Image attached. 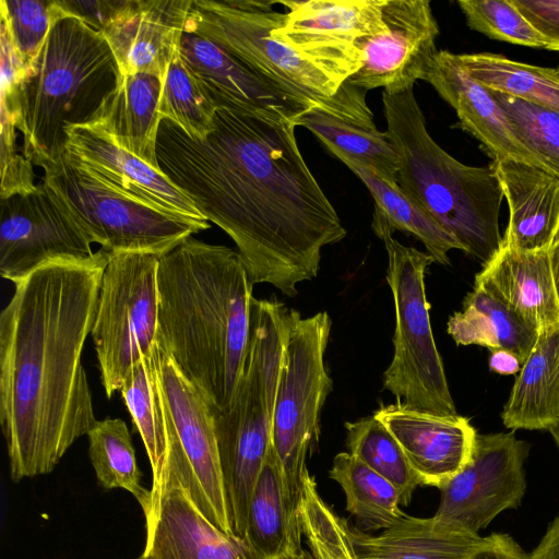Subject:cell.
I'll use <instances>...</instances> for the list:
<instances>
[{"label":"cell","instance_id":"1","mask_svg":"<svg viewBox=\"0 0 559 559\" xmlns=\"http://www.w3.org/2000/svg\"><path fill=\"white\" fill-rule=\"evenodd\" d=\"M295 128L290 120L217 108L204 140L163 118L156 142L162 173L234 240L251 282L288 297L317 276L322 249L346 236Z\"/></svg>","mask_w":559,"mask_h":559},{"label":"cell","instance_id":"2","mask_svg":"<svg viewBox=\"0 0 559 559\" xmlns=\"http://www.w3.org/2000/svg\"><path fill=\"white\" fill-rule=\"evenodd\" d=\"M108 258L43 264L1 311L0 426L15 483L52 472L97 421L82 352Z\"/></svg>","mask_w":559,"mask_h":559},{"label":"cell","instance_id":"3","mask_svg":"<svg viewBox=\"0 0 559 559\" xmlns=\"http://www.w3.org/2000/svg\"><path fill=\"white\" fill-rule=\"evenodd\" d=\"M157 344L214 412L229 408L246 364L251 282L238 251L193 238L159 257Z\"/></svg>","mask_w":559,"mask_h":559},{"label":"cell","instance_id":"4","mask_svg":"<svg viewBox=\"0 0 559 559\" xmlns=\"http://www.w3.org/2000/svg\"><path fill=\"white\" fill-rule=\"evenodd\" d=\"M120 75L103 33L58 7L25 76L1 90V112L14 119L25 158L38 167L56 160L66 151L64 128L91 123Z\"/></svg>","mask_w":559,"mask_h":559},{"label":"cell","instance_id":"5","mask_svg":"<svg viewBox=\"0 0 559 559\" xmlns=\"http://www.w3.org/2000/svg\"><path fill=\"white\" fill-rule=\"evenodd\" d=\"M386 132L400 159L397 185L450 233L462 251L487 264L500 250L503 193L488 167L462 164L427 130L414 86L382 93Z\"/></svg>","mask_w":559,"mask_h":559},{"label":"cell","instance_id":"6","mask_svg":"<svg viewBox=\"0 0 559 559\" xmlns=\"http://www.w3.org/2000/svg\"><path fill=\"white\" fill-rule=\"evenodd\" d=\"M331 319L322 311L301 318L290 309L272 421V447L281 468L293 514L298 510L306 461L319 442L320 415L332 391L324 362Z\"/></svg>","mask_w":559,"mask_h":559},{"label":"cell","instance_id":"7","mask_svg":"<svg viewBox=\"0 0 559 559\" xmlns=\"http://www.w3.org/2000/svg\"><path fill=\"white\" fill-rule=\"evenodd\" d=\"M372 230L388 253L386 281L395 311L394 353L383 373V388L408 407L457 414L433 338L425 290V271L435 260L401 243L385 227Z\"/></svg>","mask_w":559,"mask_h":559},{"label":"cell","instance_id":"8","mask_svg":"<svg viewBox=\"0 0 559 559\" xmlns=\"http://www.w3.org/2000/svg\"><path fill=\"white\" fill-rule=\"evenodd\" d=\"M43 182L91 243L108 253L164 255L210 226L133 201L92 176L64 151L40 165Z\"/></svg>","mask_w":559,"mask_h":559},{"label":"cell","instance_id":"9","mask_svg":"<svg viewBox=\"0 0 559 559\" xmlns=\"http://www.w3.org/2000/svg\"><path fill=\"white\" fill-rule=\"evenodd\" d=\"M274 1L192 0L187 31L219 45L307 108L330 99L340 85L280 41L283 14Z\"/></svg>","mask_w":559,"mask_h":559},{"label":"cell","instance_id":"10","mask_svg":"<svg viewBox=\"0 0 559 559\" xmlns=\"http://www.w3.org/2000/svg\"><path fill=\"white\" fill-rule=\"evenodd\" d=\"M159 255L109 253L91 331L107 397L157 341Z\"/></svg>","mask_w":559,"mask_h":559},{"label":"cell","instance_id":"11","mask_svg":"<svg viewBox=\"0 0 559 559\" xmlns=\"http://www.w3.org/2000/svg\"><path fill=\"white\" fill-rule=\"evenodd\" d=\"M157 354L168 439L163 484L167 478L176 479L215 526L235 534L222 474L214 411L158 344Z\"/></svg>","mask_w":559,"mask_h":559},{"label":"cell","instance_id":"12","mask_svg":"<svg viewBox=\"0 0 559 559\" xmlns=\"http://www.w3.org/2000/svg\"><path fill=\"white\" fill-rule=\"evenodd\" d=\"M383 0H281L273 33L338 85L361 67L357 41L384 28Z\"/></svg>","mask_w":559,"mask_h":559},{"label":"cell","instance_id":"13","mask_svg":"<svg viewBox=\"0 0 559 559\" xmlns=\"http://www.w3.org/2000/svg\"><path fill=\"white\" fill-rule=\"evenodd\" d=\"M530 445L514 432L477 433L467 464L440 491L435 515L478 533L525 495Z\"/></svg>","mask_w":559,"mask_h":559},{"label":"cell","instance_id":"14","mask_svg":"<svg viewBox=\"0 0 559 559\" xmlns=\"http://www.w3.org/2000/svg\"><path fill=\"white\" fill-rule=\"evenodd\" d=\"M382 20V31L357 41L361 67L346 82L396 93L425 80L439 26L428 0H383Z\"/></svg>","mask_w":559,"mask_h":559},{"label":"cell","instance_id":"15","mask_svg":"<svg viewBox=\"0 0 559 559\" xmlns=\"http://www.w3.org/2000/svg\"><path fill=\"white\" fill-rule=\"evenodd\" d=\"M0 275L15 283L43 264L94 251L41 181L27 193L0 199Z\"/></svg>","mask_w":559,"mask_h":559},{"label":"cell","instance_id":"16","mask_svg":"<svg viewBox=\"0 0 559 559\" xmlns=\"http://www.w3.org/2000/svg\"><path fill=\"white\" fill-rule=\"evenodd\" d=\"M66 151L114 191L159 212L210 226L193 202L160 170L120 147L96 123L64 128Z\"/></svg>","mask_w":559,"mask_h":559},{"label":"cell","instance_id":"17","mask_svg":"<svg viewBox=\"0 0 559 559\" xmlns=\"http://www.w3.org/2000/svg\"><path fill=\"white\" fill-rule=\"evenodd\" d=\"M142 511L146 538L138 559H264L246 538L215 526L174 478Z\"/></svg>","mask_w":559,"mask_h":559},{"label":"cell","instance_id":"18","mask_svg":"<svg viewBox=\"0 0 559 559\" xmlns=\"http://www.w3.org/2000/svg\"><path fill=\"white\" fill-rule=\"evenodd\" d=\"M179 56L216 109L228 108L293 122L308 109L229 51L194 32L183 33Z\"/></svg>","mask_w":559,"mask_h":559},{"label":"cell","instance_id":"19","mask_svg":"<svg viewBox=\"0 0 559 559\" xmlns=\"http://www.w3.org/2000/svg\"><path fill=\"white\" fill-rule=\"evenodd\" d=\"M373 415L403 449L423 485L442 489L471 459L477 431L469 418L382 404Z\"/></svg>","mask_w":559,"mask_h":559},{"label":"cell","instance_id":"20","mask_svg":"<svg viewBox=\"0 0 559 559\" xmlns=\"http://www.w3.org/2000/svg\"><path fill=\"white\" fill-rule=\"evenodd\" d=\"M366 93L345 81L329 100L306 109L294 123L310 130L334 156L353 158L397 183L399 155L388 132L376 127Z\"/></svg>","mask_w":559,"mask_h":559},{"label":"cell","instance_id":"21","mask_svg":"<svg viewBox=\"0 0 559 559\" xmlns=\"http://www.w3.org/2000/svg\"><path fill=\"white\" fill-rule=\"evenodd\" d=\"M424 81L455 110L460 126L480 142L492 160L513 159L551 174L521 142L490 91L460 66L456 53L438 50Z\"/></svg>","mask_w":559,"mask_h":559},{"label":"cell","instance_id":"22","mask_svg":"<svg viewBox=\"0 0 559 559\" xmlns=\"http://www.w3.org/2000/svg\"><path fill=\"white\" fill-rule=\"evenodd\" d=\"M191 8L192 0H134L103 33L120 74L150 73L163 80L179 55Z\"/></svg>","mask_w":559,"mask_h":559},{"label":"cell","instance_id":"23","mask_svg":"<svg viewBox=\"0 0 559 559\" xmlns=\"http://www.w3.org/2000/svg\"><path fill=\"white\" fill-rule=\"evenodd\" d=\"M489 166L509 206L501 245L522 252L549 250L559 231V178L513 159Z\"/></svg>","mask_w":559,"mask_h":559},{"label":"cell","instance_id":"24","mask_svg":"<svg viewBox=\"0 0 559 559\" xmlns=\"http://www.w3.org/2000/svg\"><path fill=\"white\" fill-rule=\"evenodd\" d=\"M492 295L537 333L559 325L549 250L516 251L501 245L475 276Z\"/></svg>","mask_w":559,"mask_h":559},{"label":"cell","instance_id":"25","mask_svg":"<svg viewBox=\"0 0 559 559\" xmlns=\"http://www.w3.org/2000/svg\"><path fill=\"white\" fill-rule=\"evenodd\" d=\"M349 535L359 559H469L488 540L437 515L405 514L376 536L349 524Z\"/></svg>","mask_w":559,"mask_h":559},{"label":"cell","instance_id":"26","mask_svg":"<svg viewBox=\"0 0 559 559\" xmlns=\"http://www.w3.org/2000/svg\"><path fill=\"white\" fill-rule=\"evenodd\" d=\"M162 88L163 80L154 74L120 75L91 122L105 130L120 147L158 170L156 142L163 119L158 110Z\"/></svg>","mask_w":559,"mask_h":559},{"label":"cell","instance_id":"27","mask_svg":"<svg viewBox=\"0 0 559 559\" xmlns=\"http://www.w3.org/2000/svg\"><path fill=\"white\" fill-rule=\"evenodd\" d=\"M501 418L513 430L549 431L559 424V325L538 333Z\"/></svg>","mask_w":559,"mask_h":559},{"label":"cell","instance_id":"28","mask_svg":"<svg viewBox=\"0 0 559 559\" xmlns=\"http://www.w3.org/2000/svg\"><path fill=\"white\" fill-rule=\"evenodd\" d=\"M301 535L300 521L290 511L271 444L251 493L246 539L264 559H278L305 551Z\"/></svg>","mask_w":559,"mask_h":559},{"label":"cell","instance_id":"29","mask_svg":"<svg viewBox=\"0 0 559 559\" xmlns=\"http://www.w3.org/2000/svg\"><path fill=\"white\" fill-rule=\"evenodd\" d=\"M447 331L457 345H478L512 353L521 366L538 333L483 285L474 282L462 305L448 320Z\"/></svg>","mask_w":559,"mask_h":559},{"label":"cell","instance_id":"30","mask_svg":"<svg viewBox=\"0 0 559 559\" xmlns=\"http://www.w3.org/2000/svg\"><path fill=\"white\" fill-rule=\"evenodd\" d=\"M335 157L369 190L374 201L371 227L384 226L392 234L395 230L412 234L423 242L435 262L442 265L450 264L451 250H462L457 240L408 198L397 183L382 179L372 169L353 158L343 155Z\"/></svg>","mask_w":559,"mask_h":559},{"label":"cell","instance_id":"31","mask_svg":"<svg viewBox=\"0 0 559 559\" xmlns=\"http://www.w3.org/2000/svg\"><path fill=\"white\" fill-rule=\"evenodd\" d=\"M120 394L144 443L154 493L164 479L168 439L158 373L157 343L132 367Z\"/></svg>","mask_w":559,"mask_h":559},{"label":"cell","instance_id":"32","mask_svg":"<svg viewBox=\"0 0 559 559\" xmlns=\"http://www.w3.org/2000/svg\"><path fill=\"white\" fill-rule=\"evenodd\" d=\"M329 477L343 489L346 511L360 531L386 530L405 515L399 490L350 453L335 455Z\"/></svg>","mask_w":559,"mask_h":559},{"label":"cell","instance_id":"33","mask_svg":"<svg viewBox=\"0 0 559 559\" xmlns=\"http://www.w3.org/2000/svg\"><path fill=\"white\" fill-rule=\"evenodd\" d=\"M465 72L485 87L559 112L556 69L511 60L491 52L456 53Z\"/></svg>","mask_w":559,"mask_h":559},{"label":"cell","instance_id":"34","mask_svg":"<svg viewBox=\"0 0 559 559\" xmlns=\"http://www.w3.org/2000/svg\"><path fill=\"white\" fill-rule=\"evenodd\" d=\"M88 456L99 485L130 492L143 508L150 499L141 483L131 433L121 418L97 420L87 432Z\"/></svg>","mask_w":559,"mask_h":559},{"label":"cell","instance_id":"35","mask_svg":"<svg viewBox=\"0 0 559 559\" xmlns=\"http://www.w3.org/2000/svg\"><path fill=\"white\" fill-rule=\"evenodd\" d=\"M345 428L348 453L389 480L399 490L402 506H408L423 481L390 430L373 414L347 421Z\"/></svg>","mask_w":559,"mask_h":559},{"label":"cell","instance_id":"36","mask_svg":"<svg viewBox=\"0 0 559 559\" xmlns=\"http://www.w3.org/2000/svg\"><path fill=\"white\" fill-rule=\"evenodd\" d=\"M158 110L192 138L204 140L214 129L216 107L179 55L163 79Z\"/></svg>","mask_w":559,"mask_h":559},{"label":"cell","instance_id":"37","mask_svg":"<svg viewBox=\"0 0 559 559\" xmlns=\"http://www.w3.org/2000/svg\"><path fill=\"white\" fill-rule=\"evenodd\" d=\"M298 514L313 559H359L349 535L348 521L321 498L310 473L305 477Z\"/></svg>","mask_w":559,"mask_h":559},{"label":"cell","instance_id":"38","mask_svg":"<svg viewBox=\"0 0 559 559\" xmlns=\"http://www.w3.org/2000/svg\"><path fill=\"white\" fill-rule=\"evenodd\" d=\"M489 91L521 142L554 176L559 178V112L503 93Z\"/></svg>","mask_w":559,"mask_h":559},{"label":"cell","instance_id":"39","mask_svg":"<svg viewBox=\"0 0 559 559\" xmlns=\"http://www.w3.org/2000/svg\"><path fill=\"white\" fill-rule=\"evenodd\" d=\"M58 16L56 0H1L0 28L29 68Z\"/></svg>","mask_w":559,"mask_h":559},{"label":"cell","instance_id":"40","mask_svg":"<svg viewBox=\"0 0 559 559\" xmlns=\"http://www.w3.org/2000/svg\"><path fill=\"white\" fill-rule=\"evenodd\" d=\"M467 26L489 38L545 48V40L512 0H460Z\"/></svg>","mask_w":559,"mask_h":559},{"label":"cell","instance_id":"41","mask_svg":"<svg viewBox=\"0 0 559 559\" xmlns=\"http://www.w3.org/2000/svg\"><path fill=\"white\" fill-rule=\"evenodd\" d=\"M15 123L1 117V189L0 199L27 193L37 188L34 183L33 163L20 153Z\"/></svg>","mask_w":559,"mask_h":559},{"label":"cell","instance_id":"42","mask_svg":"<svg viewBox=\"0 0 559 559\" xmlns=\"http://www.w3.org/2000/svg\"><path fill=\"white\" fill-rule=\"evenodd\" d=\"M60 10L84 22L93 29L104 33L120 20L134 0H56Z\"/></svg>","mask_w":559,"mask_h":559},{"label":"cell","instance_id":"43","mask_svg":"<svg viewBox=\"0 0 559 559\" xmlns=\"http://www.w3.org/2000/svg\"><path fill=\"white\" fill-rule=\"evenodd\" d=\"M545 40V49L559 51V0H512Z\"/></svg>","mask_w":559,"mask_h":559},{"label":"cell","instance_id":"44","mask_svg":"<svg viewBox=\"0 0 559 559\" xmlns=\"http://www.w3.org/2000/svg\"><path fill=\"white\" fill-rule=\"evenodd\" d=\"M485 546L469 559H528L521 546L508 534L493 533Z\"/></svg>","mask_w":559,"mask_h":559},{"label":"cell","instance_id":"45","mask_svg":"<svg viewBox=\"0 0 559 559\" xmlns=\"http://www.w3.org/2000/svg\"><path fill=\"white\" fill-rule=\"evenodd\" d=\"M528 559H559V515L548 525Z\"/></svg>","mask_w":559,"mask_h":559},{"label":"cell","instance_id":"46","mask_svg":"<svg viewBox=\"0 0 559 559\" xmlns=\"http://www.w3.org/2000/svg\"><path fill=\"white\" fill-rule=\"evenodd\" d=\"M519 359L510 352L503 349L490 350L489 368L499 374H515L521 369Z\"/></svg>","mask_w":559,"mask_h":559},{"label":"cell","instance_id":"47","mask_svg":"<svg viewBox=\"0 0 559 559\" xmlns=\"http://www.w3.org/2000/svg\"><path fill=\"white\" fill-rule=\"evenodd\" d=\"M549 262L555 290L559 300V231L549 248Z\"/></svg>","mask_w":559,"mask_h":559},{"label":"cell","instance_id":"48","mask_svg":"<svg viewBox=\"0 0 559 559\" xmlns=\"http://www.w3.org/2000/svg\"><path fill=\"white\" fill-rule=\"evenodd\" d=\"M549 432L559 449V424L555 428L550 429Z\"/></svg>","mask_w":559,"mask_h":559},{"label":"cell","instance_id":"49","mask_svg":"<svg viewBox=\"0 0 559 559\" xmlns=\"http://www.w3.org/2000/svg\"><path fill=\"white\" fill-rule=\"evenodd\" d=\"M278 559H313L310 552L304 551L301 555L292 556V557H283Z\"/></svg>","mask_w":559,"mask_h":559},{"label":"cell","instance_id":"50","mask_svg":"<svg viewBox=\"0 0 559 559\" xmlns=\"http://www.w3.org/2000/svg\"><path fill=\"white\" fill-rule=\"evenodd\" d=\"M556 73H557V75L559 76V66H558V67H557V69H556Z\"/></svg>","mask_w":559,"mask_h":559}]
</instances>
